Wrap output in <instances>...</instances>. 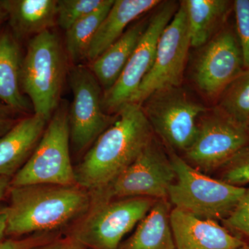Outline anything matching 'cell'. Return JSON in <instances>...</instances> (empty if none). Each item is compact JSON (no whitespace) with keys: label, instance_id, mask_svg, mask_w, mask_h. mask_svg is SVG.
Segmentation results:
<instances>
[{"label":"cell","instance_id":"5bb4252c","mask_svg":"<svg viewBox=\"0 0 249 249\" xmlns=\"http://www.w3.org/2000/svg\"><path fill=\"white\" fill-rule=\"evenodd\" d=\"M170 224L176 249H238L246 243L217 221L175 208L170 212Z\"/></svg>","mask_w":249,"mask_h":249},{"label":"cell","instance_id":"7402d4cb","mask_svg":"<svg viewBox=\"0 0 249 249\" xmlns=\"http://www.w3.org/2000/svg\"><path fill=\"white\" fill-rule=\"evenodd\" d=\"M114 1L110 0L101 9L80 19L65 31L67 55L75 65L86 59L90 44Z\"/></svg>","mask_w":249,"mask_h":249},{"label":"cell","instance_id":"484cf974","mask_svg":"<svg viewBox=\"0 0 249 249\" xmlns=\"http://www.w3.org/2000/svg\"><path fill=\"white\" fill-rule=\"evenodd\" d=\"M236 32L246 70H249V0H235L233 3Z\"/></svg>","mask_w":249,"mask_h":249},{"label":"cell","instance_id":"ac0fdd59","mask_svg":"<svg viewBox=\"0 0 249 249\" xmlns=\"http://www.w3.org/2000/svg\"><path fill=\"white\" fill-rule=\"evenodd\" d=\"M13 35L17 38L38 35L56 22L55 0H4Z\"/></svg>","mask_w":249,"mask_h":249},{"label":"cell","instance_id":"7a4b0ae2","mask_svg":"<svg viewBox=\"0 0 249 249\" xmlns=\"http://www.w3.org/2000/svg\"><path fill=\"white\" fill-rule=\"evenodd\" d=\"M6 235L19 236L66 225L89 209L91 198L78 185L10 187Z\"/></svg>","mask_w":249,"mask_h":249},{"label":"cell","instance_id":"603a6c76","mask_svg":"<svg viewBox=\"0 0 249 249\" xmlns=\"http://www.w3.org/2000/svg\"><path fill=\"white\" fill-rule=\"evenodd\" d=\"M218 108L223 114L247 127L249 124V70H245L219 96Z\"/></svg>","mask_w":249,"mask_h":249},{"label":"cell","instance_id":"4dcf8cb0","mask_svg":"<svg viewBox=\"0 0 249 249\" xmlns=\"http://www.w3.org/2000/svg\"><path fill=\"white\" fill-rule=\"evenodd\" d=\"M10 129L9 121L6 116L0 111V137L7 132V129Z\"/></svg>","mask_w":249,"mask_h":249},{"label":"cell","instance_id":"d4e9b609","mask_svg":"<svg viewBox=\"0 0 249 249\" xmlns=\"http://www.w3.org/2000/svg\"><path fill=\"white\" fill-rule=\"evenodd\" d=\"M219 179L232 186L249 184V143L241 148L222 168Z\"/></svg>","mask_w":249,"mask_h":249},{"label":"cell","instance_id":"d590c367","mask_svg":"<svg viewBox=\"0 0 249 249\" xmlns=\"http://www.w3.org/2000/svg\"><path fill=\"white\" fill-rule=\"evenodd\" d=\"M247 130H248L249 133V125L247 126Z\"/></svg>","mask_w":249,"mask_h":249},{"label":"cell","instance_id":"f1b7e54d","mask_svg":"<svg viewBox=\"0 0 249 249\" xmlns=\"http://www.w3.org/2000/svg\"><path fill=\"white\" fill-rule=\"evenodd\" d=\"M7 224V209L6 206L0 205V241L3 240L6 235Z\"/></svg>","mask_w":249,"mask_h":249},{"label":"cell","instance_id":"d6a6232c","mask_svg":"<svg viewBox=\"0 0 249 249\" xmlns=\"http://www.w3.org/2000/svg\"><path fill=\"white\" fill-rule=\"evenodd\" d=\"M66 249H84L79 244H73L66 247Z\"/></svg>","mask_w":249,"mask_h":249},{"label":"cell","instance_id":"836d02e7","mask_svg":"<svg viewBox=\"0 0 249 249\" xmlns=\"http://www.w3.org/2000/svg\"><path fill=\"white\" fill-rule=\"evenodd\" d=\"M238 249H249V243H246L245 245L242 246V247H241L240 248H239Z\"/></svg>","mask_w":249,"mask_h":249},{"label":"cell","instance_id":"2e32d148","mask_svg":"<svg viewBox=\"0 0 249 249\" xmlns=\"http://www.w3.org/2000/svg\"><path fill=\"white\" fill-rule=\"evenodd\" d=\"M160 0H116L96 31L87 54L90 62L115 42L132 21L157 8Z\"/></svg>","mask_w":249,"mask_h":249},{"label":"cell","instance_id":"1f68e13d","mask_svg":"<svg viewBox=\"0 0 249 249\" xmlns=\"http://www.w3.org/2000/svg\"><path fill=\"white\" fill-rule=\"evenodd\" d=\"M8 17L7 11L4 6V0L0 1V24Z\"/></svg>","mask_w":249,"mask_h":249},{"label":"cell","instance_id":"ffe728a7","mask_svg":"<svg viewBox=\"0 0 249 249\" xmlns=\"http://www.w3.org/2000/svg\"><path fill=\"white\" fill-rule=\"evenodd\" d=\"M170 208L168 199H157L121 249H176Z\"/></svg>","mask_w":249,"mask_h":249},{"label":"cell","instance_id":"9c48e42d","mask_svg":"<svg viewBox=\"0 0 249 249\" xmlns=\"http://www.w3.org/2000/svg\"><path fill=\"white\" fill-rule=\"evenodd\" d=\"M178 6L179 3L174 1L159 5L119 79L112 88L103 93V107L106 113L117 114L130 103L153 65L160 36L176 14Z\"/></svg>","mask_w":249,"mask_h":249},{"label":"cell","instance_id":"e575fe53","mask_svg":"<svg viewBox=\"0 0 249 249\" xmlns=\"http://www.w3.org/2000/svg\"><path fill=\"white\" fill-rule=\"evenodd\" d=\"M48 249H66V248H62V247H53V248H51Z\"/></svg>","mask_w":249,"mask_h":249},{"label":"cell","instance_id":"8992f818","mask_svg":"<svg viewBox=\"0 0 249 249\" xmlns=\"http://www.w3.org/2000/svg\"><path fill=\"white\" fill-rule=\"evenodd\" d=\"M176 175L170 155L155 137L130 165L107 187L95 192L94 202L114 199H168Z\"/></svg>","mask_w":249,"mask_h":249},{"label":"cell","instance_id":"6da1fadb","mask_svg":"<svg viewBox=\"0 0 249 249\" xmlns=\"http://www.w3.org/2000/svg\"><path fill=\"white\" fill-rule=\"evenodd\" d=\"M117 114L75 170L77 185L87 191L109 186L154 138L142 105L128 103Z\"/></svg>","mask_w":249,"mask_h":249},{"label":"cell","instance_id":"e0dca14e","mask_svg":"<svg viewBox=\"0 0 249 249\" xmlns=\"http://www.w3.org/2000/svg\"><path fill=\"white\" fill-rule=\"evenodd\" d=\"M148 21H141L124 34L96 60L89 69L104 91L112 88L119 79L146 29Z\"/></svg>","mask_w":249,"mask_h":249},{"label":"cell","instance_id":"44dd1931","mask_svg":"<svg viewBox=\"0 0 249 249\" xmlns=\"http://www.w3.org/2000/svg\"><path fill=\"white\" fill-rule=\"evenodd\" d=\"M22 60L18 41L11 33L0 34V100L11 109H29V103L21 91Z\"/></svg>","mask_w":249,"mask_h":249},{"label":"cell","instance_id":"4316f807","mask_svg":"<svg viewBox=\"0 0 249 249\" xmlns=\"http://www.w3.org/2000/svg\"><path fill=\"white\" fill-rule=\"evenodd\" d=\"M222 223L224 227L235 235L249 239V187L246 188L237 206Z\"/></svg>","mask_w":249,"mask_h":249},{"label":"cell","instance_id":"3957f363","mask_svg":"<svg viewBox=\"0 0 249 249\" xmlns=\"http://www.w3.org/2000/svg\"><path fill=\"white\" fill-rule=\"evenodd\" d=\"M176 178L168 199L175 209L201 219L224 220L229 215L246 187L232 186L193 168L175 152L170 155Z\"/></svg>","mask_w":249,"mask_h":249},{"label":"cell","instance_id":"83f0119b","mask_svg":"<svg viewBox=\"0 0 249 249\" xmlns=\"http://www.w3.org/2000/svg\"><path fill=\"white\" fill-rule=\"evenodd\" d=\"M42 242V239L28 238L24 240L0 241V249H31Z\"/></svg>","mask_w":249,"mask_h":249},{"label":"cell","instance_id":"d6986e66","mask_svg":"<svg viewBox=\"0 0 249 249\" xmlns=\"http://www.w3.org/2000/svg\"><path fill=\"white\" fill-rule=\"evenodd\" d=\"M191 47L199 49L217 33L227 19L231 3L227 0H185Z\"/></svg>","mask_w":249,"mask_h":249},{"label":"cell","instance_id":"277c9868","mask_svg":"<svg viewBox=\"0 0 249 249\" xmlns=\"http://www.w3.org/2000/svg\"><path fill=\"white\" fill-rule=\"evenodd\" d=\"M64 71L58 36L48 30L33 37L22 60L21 87L32 103L34 114L47 121L58 107Z\"/></svg>","mask_w":249,"mask_h":249},{"label":"cell","instance_id":"9a60e30c","mask_svg":"<svg viewBox=\"0 0 249 249\" xmlns=\"http://www.w3.org/2000/svg\"><path fill=\"white\" fill-rule=\"evenodd\" d=\"M48 122L34 114L0 137V177L9 178L20 170L40 142Z\"/></svg>","mask_w":249,"mask_h":249},{"label":"cell","instance_id":"5b68a950","mask_svg":"<svg viewBox=\"0 0 249 249\" xmlns=\"http://www.w3.org/2000/svg\"><path fill=\"white\" fill-rule=\"evenodd\" d=\"M68 109L57 108L35 150L11 179V187L77 185L70 152Z\"/></svg>","mask_w":249,"mask_h":249},{"label":"cell","instance_id":"30bf717a","mask_svg":"<svg viewBox=\"0 0 249 249\" xmlns=\"http://www.w3.org/2000/svg\"><path fill=\"white\" fill-rule=\"evenodd\" d=\"M190 47L186 11L181 1L160 36L150 71L129 103L142 105L156 91L181 86Z\"/></svg>","mask_w":249,"mask_h":249},{"label":"cell","instance_id":"52a82bcc","mask_svg":"<svg viewBox=\"0 0 249 249\" xmlns=\"http://www.w3.org/2000/svg\"><path fill=\"white\" fill-rule=\"evenodd\" d=\"M143 103L142 109L153 132L173 152L184 153L196 139L206 108L180 87L156 91Z\"/></svg>","mask_w":249,"mask_h":249},{"label":"cell","instance_id":"4fadbf2b","mask_svg":"<svg viewBox=\"0 0 249 249\" xmlns=\"http://www.w3.org/2000/svg\"><path fill=\"white\" fill-rule=\"evenodd\" d=\"M199 49L193 65V82L205 96L219 97L246 70L237 35L222 29Z\"/></svg>","mask_w":249,"mask_h":249},{"label":"cell","instance_id":"ba28073f","mask_svg":"<svg viewBox=\"0 0 249 249\" xmlns=\"http://www.w3.org/2000/svg\"><path fill=\"white\" fill-rule=\"evenodd\" d=\"M131 197L95 203L75 231L79 245L93 249H118L124 235L145 217L156 202Z\"/></svg>","mask_w":249,"mask_h":249},{"label":"cell","instance_id":"8fae6325","mask_svg":"<svg viewBox=\"0 0 249 249\" xmlns=\"http://www.w3.org/2000/svg\"><path fill=\"white\" fill-rule=\"evenodd\" d=\"M73 101L68 111L70 140L78 151L84 150L113 124L116 117L103 109L101 85L88 67L74 65L69 73Z\"/></svg>","mask_w":249,"mask_h":249},{"label":"cell","instance_id":"cb8c5ba5","mask_svg":"<svg viewBox=\"0 0 249 249\" xmlns=\"http://www.w3.org/2000/svg\"><path fill=\"white\" fill-rule=\"evenodd\" d=\"M110 0H59L57 1L56 22L67 31L73 24L101 9Z\"/></svg>","mask_w":249,"mask_h":249},{"label":"cell","instance_id":"7c38bea8","mask_svg":"<svg viewBox=\"0 0 249 249\" xmlns=\"http://www.w3.org/2000/svg\"><path fill=\"white\" fill-rule=\"evenodd\" d=\"M248 143L247 127L217 109L201 116L196 139L183 153V160L201 173H209L220 169Z\"/></svg>","mask_w":249,"mask_h":249},{"label":"cell","instance_id":"f546056e","mask_svg":"<svg viewBox=\"0 0 249 249\" xmlns=\"http://www.w3.org/2000/svg\"><path fill=\"white\" fill-rule=\"evenodd\" d=\"M11 187V179L9 178L0 177V201L4 198L6 192Z\"/></svg>","mask_w":249,"mask_h":249}]
</instances>
